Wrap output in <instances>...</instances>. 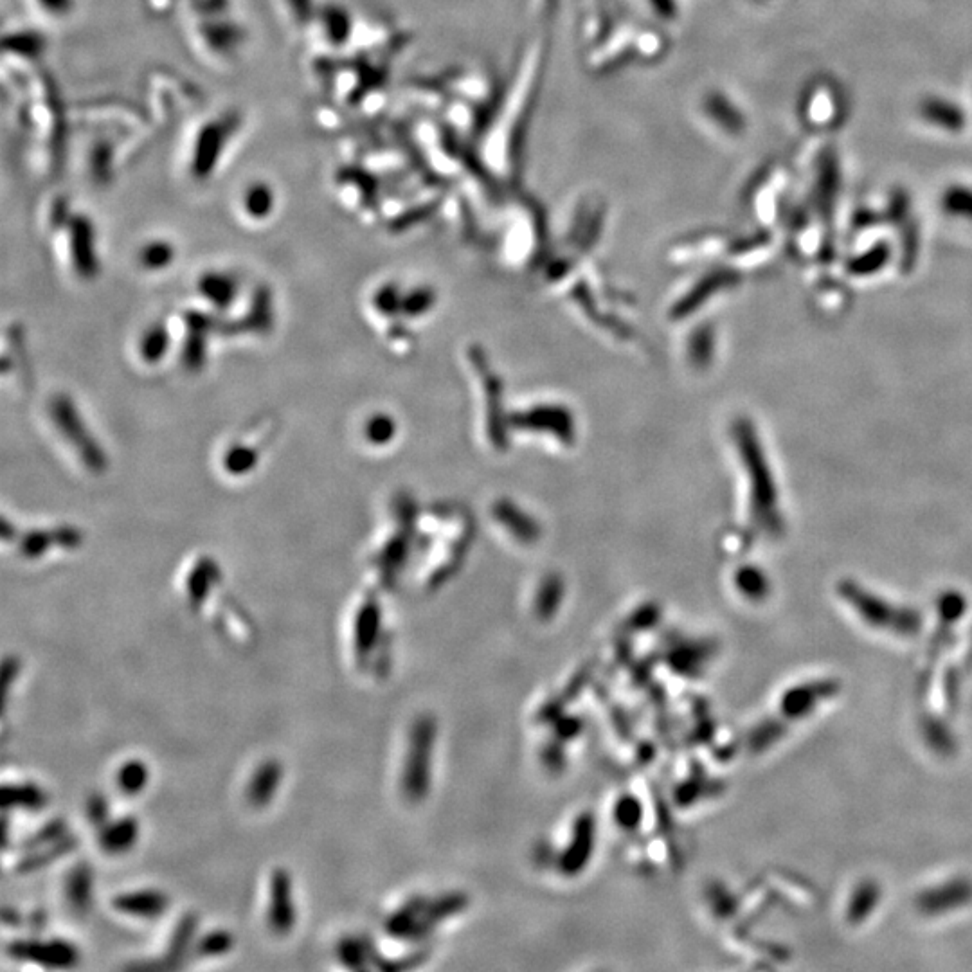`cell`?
Segmentation results:
<instances>
[{
  "mask_svg": "<svg viewBox=\"0 0 972 972\" xmlns=\"http://www.w3.org/2000/svg\"><path fill=\"white\" fill-rule=\"evenodd\" d=\"M735 441L742 465L746 468L749 485H751V513L756 524L762 530L778 535L782 533V508H780V492L776 488L773 470L769 459L765 456L764 447L756 434L753 423L749 420H738L735 423Z\"/></svg>",
  "mask_w": 972,
  "mask_h": 972,
  "instance_id": "cell-1",
  "label": "cell"
},
{
  "mask_svg": "<svg viewBox=\"0 0 972 972\" xmlns=\"http://www.w3.org/2000/svg\"><path fill=\"white\" fill-rule=\"evenodd\" d=\"M51 418L56 429H60L67 441L76 447L83 463L94 474H101L107 468V456L99 447L98 441L90 434L89 429L81 420L80 411L67 395H56L51 402Z\"/></svg>",
  "mask_w": 972,
  "mask_h": 972,
  "instance_id": "cell-2",
  "label": "cell"
},
{
  "mask_svg": "<svg viewBox=\"0 0 972 972\" xmlns=\"http://www.w3.org/2000/svg\"><path fill=\"white\" fill-rule=\"evenodd\" d=\"M238 126L240 119L234 114L211 119L200 126L189 161V170L195 179L207 180L215 173Z\"/></svg>",
  "mask_w": 972,
  "mask_h": 972,
  "instance_id": "cell-3",
  "label": "cell"
},
{
  "mask_svg": "<svg viewBox=\"0 0 972 972\" xmlns=\"http://www.w3.org/2000/svg\"><path fill=\"white\" fill-rule=\"evenodd\" d=\"M9 956L17 962L35 963L38 967L60 971L80 963L78 947L65 938H24L8 945Z\"/></svg>",
  "mask_w": 972,
  "mask_h": 972,
  "instance_id": "cell-4",
  "label": "cell"
},
{
  "mask_svg": "<svg viewBox=\"0 0 972 972\" xmlns=\"http://www.w3.org/2000/svg\"><path fill=\"white\" fill-rule=\"evenodd\" d=\"M294 900L292 875L285 868H274L270 872L267 900V924L274 935H290L296 927L297 909Z\"/></svg>",
  "mask_w": 972,
  "mask_h": 972,
  "instance_id": "cell-5",
  "label": "cell"
},
{
  "mask_svg": "<svg viewBox=\"0 0 972 972\" xmlns=\"http://www.w3.org/2000/svg\"><path fill=\"white\" fill-rule=\"evenodd\" d=\"M69 243H71L72 267L81 278H94L99 272V258L96 252V227L92 218L74 213L67 224Z\"/></svg>",
  "mask_w": 972,
  "mask_h": 972,
  "instance_id": "cell-6",
  "label": "cell"
},
{
  "mask_svg": "<svg viewBox=\"0 0 972 972\" xmlns=\"http://www.w3.org/2000/svg\"><path fill=\"white\" fill-rule=\"evenodd\" d=\"M841 184H843V175H841L839 157L832 148H827L819 153L816 177H814V200L821 216L830 218L834 215Z\"/></svg>",
  "mask_w": 972,
  "mask_h": 972,
  "instance_id": "cell-7",
  "label": "cell"
},
{
  "mask_svg": "<svg viewBox=\"0 0 972 972\" xmlns=\"http://www.w3.org/2000/svg\"><path fill=\"white\" fill-rule=\"evenodd\" d=\"M886 216L890 222H893L891 225H897L899 229L900 242H902V265L904 269L906 265L911 269V265L917 260L920 242H918L917 222L911 211V198L904 189H895L891 193L886 207Z\"/></svg>",
  "mask_w": 972,
  "mask_h": 972,
  "instance_id": "cell-8",
  "label": "cell"
},
{
  "mask_svg": "<svg viewBox=\"0 0 972 972\" xmlns=\"http://www.w3.org/2000/svg\"><path fill=\"white\" fill-rule=\"evenodd\" d=\"M112 908L125 917L137 920H157L170 908V897L161 890L125 891L112 899Z\"/></svg>",
  "mask_w": 972,
  "mask_h": 972,
  "instance_id": "cell-9",
  "label": "cell"
},
{
  "mask_svg": "<svg viewBox=\"0 0 972 972\" xmlns=\"http://www.w3.org/2000/svg\"><path fill=\"white\" fill-rule=\"evenodd\" d=\"M918 116L926 125L938 128L947 134H960L967 126V112L960 103L945 96H926L920 99Z\"/></svg>",
  "mask_w": 972,
  "mask_h": 972,
  "instance_id": "cell-10",
  "label": "cell"
},
{
  "mask_svg": "<svg viewBox=\"0 0 972 972\" xmlns=\"http://www.w3.org/2000/svg\"><path fill=\"white\" fill-rule=\"evenodd\" d=\"M283 782V765L276 758L263 760L254 773L251 774L247 787H245V798L247 803L254 809H265L276 798L279 787Z\"/></svg>",
  "mask_w": 972,
  "mask_h": 972,
  "instance_id": "cell-11",
  "label": "cell"
},
{
  "mask_svg": "<svg viewBox=\"0 0 972 972\" xmlns=\"http://www.w3.org/2000/svg\"><path fill=\"white\" fill-rule=\"evenodd\" d=\"M315 22L321 26L326 44L332 45L335 49L350 44L351 36L355 31V18L351 15L348 6L335 0L321 2Z\"/></svg>",
  "mask_w": 972,
  "mask_h": 972,
  "instance_id": "cell-12",
  "label": "cell"
},
{
  "mask_svg": "<svg viewBox=\"0 0 972 972\" xmlns=\"http://www.w3.org/2000/svg\"><path fill=\"white\" fill-rule=\"evenodd\" d=\"M141 825L135 816L110 819L103 827L98 828V846L108 855H123L139 841Z\"/></svg>",
  "mask_w": 972,
  "mask_h": 972,
  "instance_id": "cell-13",
  "label": "cell"
},
{
  "mask_svg": "<svg viewBox=\"0 0 972 972\" xmlns=\"http://www.w3.org/2000/svg\"><path fill=\"white\" fill-rule=\"evenodd\" d=\"M200 35L213 53L231 56L242 47L247 33L245 27L234 20L213 18L200 26Z\"/></svg>",
  "mask_w": 972,
  "mask_h": 972,
  "instance_id": "cell-14",
  "label": "cell"
},
{
  "mask_svg": "<svg viewBox=\"0 0 972 972\" xmlns=\"http://www.w3.org/2000/svg\"><path fill=\"white\" fill-rule=\"evenodd\" d=\"M63 895L76 915L89 913L94 902V872L89 863L72 866L63 882Z\"/></svg>",
  "mask_w": 972,
  "mask_h": 972,
  "instance_id": "cell-15",
  "label": "cell"
},
{
  "mask_svg": "<svg viewBox=\"0 0 972 972\" xmlns=\"http://www.w3.org/2000/svg\"><path fill=\"white\" fill-rule=\"evenodd\" d=\"M198 917L195 913H184L177 926L171 933L166 947V954L157 969H179L186 962L189 953H193V945L197 942Z\"/></svg>",
  "mask_w": 972,
  "mask_h": 972,
  "instance_id": "cell-16",
  "label": "cell"
},
{
  "mask_svg": "<svg viewBox=\"0 0 972 972\" xmlns=\"http://www.w3.org/2000/svg\"><path fill=\"white\" fill-rule=\"evenodd\" d=\"M200 296L216 310H227L238 296V281L222 270H207L197 281Z\"/></svg>",
  "mask_w": 972,
  "mask_h": 972,
  "instance_id": "cell-17",
  "label": "cell"
},
{
  "mask_svg": "<svg viewBox=\"0 0 972 972\" xmlns=\"http://www.w3.org/2000/svg\"><path fill=\"white\" fill-rule=\"evenodd\" d=\"M380 632V607L375 600H368L360 607L353 623V648L359 661L368 659L369 652L377 647Z\"/></svg>",
  "mask_w": 972,
  "mask_h": 972,
  "instance_id": "cell-18",
  "label": "cell"
},
{
  "mask_svg": "<svg viewBox=\"0 0 972 972\" xmlns=\"http://www.w3.org/2000/svg\"><path fill=\"white\" fill-rule=\"evenodd\" d=\"M76 848H78V837L69 834L56 843L36 848L31 852H24L17 864L13 866V872L17 875H29V873L38 872L45 866H51L56 861H60L62 857L71 854Z\"/></svg>",
  "mask_w": 972,
  "mask_h": 972,
  "instance_id": "cell-19",
  "label": "cell"
},
{
  "mask_svg": "<svg viewBox=\"0 0 972 972\" xmlns=\"http://www.w3.org/2000/svg\"><path fill=\"white\" fill-rule=\"evenodd\" d=\"M0 803L4 814H8L9 810L38 812L47 807L49 796L35 782L4 783L0 792Z\"/></svg>",
  "mask_w": 972,
  "mask_h": 972,
  "instance_id": "cell-20",
  "label": "cell"
},
{
  "mask_svg": "<svg viewBox=\"0 0 972 972\" xmlns=\"http://www.w3.org/2000/svg\"><path fill=\"white\" fill-rule=\"evenodd\" d=\"M278 206V195L267 180L249 182L242 193V211L254 222L269 220Z\"/></svg>",
  "mask_w": 972,
  "mask_h": 972,
  "instance_id": "cell-21",
  "label": "cell"
},
{
  "mask_svg": "<svg viewBox=\"0 0 972 972\" xmlns=\"http://www.w3.org/2000/svg\"><path fill=\"white\" fill-rule=\"evenodd\" d=\"M218 578H220V571L211 558H200L193 566L186 580V593L193 609H200L206 603L207 596Z\"/></svg>",
  "mask_w": 972,
  "mask_h": 972,
  "instance_id": "cell-22",
  "label": "cell"
},
{
  "mask_svg": "<svg viewBox=\"0 0 972 972\" xmlns=\"http://www.w3.org/2000/svg\"><path fill=\"white\" fill-rule=\"evenodd\" d=\"M170 346L171 335L168 326L164 323H153L141 335L139 344H137V351H139V357L144 364L155 366V364H161L162 360L166 359Z\"/></svg>",
  "mask_w": 972,
  "mask_h": 972,
  "instance_id": "cell-23",
  "label": "cell"
},
{
  "mask_svg": "<svg viewBox=\"0 0 972 972\" xmlns=\"http://www.w3.org/2000/svg\"><path fill=\"white\" fill-rule=\"evenodd\" d=\"M150 782V767L141 758H130L119 765L116 773V785L121 794L128 798L139 796Z\"/></svg>",
  "mask_w": 972,
  "mask_h": 972,
  "instance_id": "cell-24",
  "label": "cell"
},
{
  "mask_svg": "<svg viewBox=\"0 0 972 972\" xmlns=\"http://www.w3.org/2000/svg\"><path fill=\"white\" fill-rule=\"evenodd\" d=\"M891 260V245L888 242H877L873 243L870 249L861 252L854 256L852 260L848 261L846 265V270L852 274V276H873L877 272H881Z\"/></svg>",
  "mask_w": 972,
  "mask_h": 972,
  "instance_id": "cell-25",
  "label": "cell"
},
{
  "mask_svg": "<svg viewBox=\"0 0 972 972\" xmlns=\"http://www.w3.org/2000/svg\"><path fill=\"white\" fill-rule=\"evenodd\" d=\"M274 323L272 312V296L267 287H258L252 296L251 310L243 319L242 328L245 332H269Z\"/></svg>",
  "mask_w": 972,
  "mask_h": 972,
  "instance_id": "cell-26",
  "label": "cell"
},
{
  "mask_svg": "<svg viewBox=\"0 0 972 972\" xmlns=\"http://www.w3.org/2000/svg\"><path fill=\"white\" fill-rule=\"evenodd\" d=\"M177 260V247L164 238L150 240L144 243L143 247L137 252V261L144 270L150 272H161L170 267L173 261Z\"/></svg>",
  "mask_w": 972,
  "mask_h": 972,
  "instance_id": "cell-27",
  "label": "cell"
},
{
  "mask_svg": "<svg viewBox=\"0 0 972 972\" xmlns=\"http://www.w3.org/2000/svg\"><path fill=\"white\" fill-rule=\"evenodd\" d=\"M258 463H260L258 450L251 445H245V443H234L229 449L225 450L224 458H222L225 472L234 477L251 474L252 470L258 467Z\"/></svg>",
  "mask_w": 972,
  "mask_h": 972,
  "instance_id": "cell-28",
  "label": "cell"
},
{
  "mask_svg": "<svg viewBox=\"0 0 972 972\" xmlns=\"http://www.w3.org/2000/svg\"><path fill=\"white\" fill-rule=\"evenodd\" d=\"M234 947V936L225 929H213L207 931L202 936H198L197 942L193 945V954L200 960L204 958H220L227 953H231Z\"/></svg>",
  "mask_w": 972,
  "mask_h": 972,
  "instance_id": "cell-29",
  "label": "cell"
},
{
  "mask_svg": "<svg viewBox=\"0 0 972 972\" xmlns=\"http://www.w3.org/2000/svg\"><path fill=\"white\" fill-rule=\"evenodd\" d=\"M945 215L972 222V188L965 184H953L945 188L940 198Z\"/></svg>",
  "mask_w": 972,
  "mask_h": 972,
  "instance_id": "cell-30",
  "label": "cell"
},
{
  "mask_svg": "<svg viewBox=\"0 0 972 972\" xmlns=\"http://www.w3.org/2000/svg\"><path fill=\"white\" fill-rule=\"evenodd\" d=\"M67 828L69 827H67V821L65 819H49L44 827L38 828L35 834H31L27 839H24L22 845L18 846V848L22 852H31V850H36V848H42V846L56 843V841H60L63 837L69 836V830Z\"/></svg>",
  "mask_w": 972,
  "mask_h": 972,
  "instance_id": "cell-31",
  "label": "cell"
},
{
  "mask_svg": "<svg viewBox=\"0 0 972 972\" xmlns=\"http://www.w3.org/2000/svg\"><path fill=\"white\" fill-rule=\"evenodd\" d=\"M711 116L728 132H742L746 126L744 114L726 96H713L710 101Z\"/></svg>",
  "mask_w": 972,
  "mask_h": 972,
  "instance_id": "cell-32",
  "label": "cell"
},
{
  "mask_svg": "<svg viewBox=\"0 0 972 972\" xmlns=\"http://www.w3.org/2000/svg\"><path fill=\"white\" fill-rule=\"evenodd\" d=\"M207 337H209V333H188V337L184 341V346H182V353H180L182 364H184V368L188 369V371L197 373V371L204 369V366H206Z\"/></svg>",
  "mask_w": 972,
  "mask_h": 972,
  "instance_id": "cell-33",
  "label": "cell"
},
{
  "mask_svg": "<svg viewBox=\"0 0 972 972\" xmlns=\"http://www.w3.org/2000/svg\"><path fill=\"white\" fill-rule=\"evenodd\" d=\"M53 546H56L54 530H29L20 537V553L27 560L44 557Z\"/></svg>",
  "mask_w": 972,
  "mask_h": 972,
  "instance_id": "cell-34",
  "label": "cell"
},
{
  "mask_svg": "<svg viewBox=\"0 0 972 972\" xmlns=\"http://www.w3.org/2000/svg\"><path fill=\"white\" fill-rule=\"evenodd\" d=\"M395 434L396 422L393 420V416H387V414H373L364 427L366 440L375 447H384L387 443H391Z\"/></svg>",
  "mask_w": 972,
  "mask_h": 972,
  "instance_id": "cell-35",
  "label": "cell"
},
{
  "mask_svg": "<svg viewBox=\"0 0 972 972\" xmlns=\"http://www.w3.org/2000/svg\"><path fill=\"white\" fill-rule=\"evenodd\" d=\"M4 47L9 49V53L22 54L26 58H35L36 54L44 51L45 38L40 33H35V31L17 33V35L6 36Z\"/></svg>",
  "mask_w": 972,
  "mask_h": 972,
  "instance_id": "cell-36",
  "label": "cell"
},
{
  "mask_svg": "<svg viewBox=\"0 0 972 972\" xmlns=\"http://www.w3.org/2000/svg\"><path fill=\"white\" fill-rule=\"evenodd\" d=\"M402 301L404 296L400 294L398 287L391 283L378 288L377 294L373 297V305L382 315H395L402 312Z\"/></svg>",
  "mask_w": 972,
  "mask_h": 972,
  "instance_id": "cell-37",
  "label": "cell"
},
{
  "mask_svg": "<svg viewBox=\"0 0 972 972\" xmlns=\"http://www.w3.org/2000/svg\"><path fill=\"white\" fill-rule=\"evenodd\" d=\"M85 816L96 830L108 823L110 821V805H108L107 796L101 794V792H92L85 801Z\"/></svg>",
  "mask_w": 972,
  "mask_h": 972,
  "instance_id": "cell-38",
  "label": "cell"
},
{
  "mask_svg": "<svg viewBox=\"0 0 972 972\" xmlns=\"http://www.w3.org/2000/svg\"><path fill=\"white\" fill-rule=\"evenodd\" d=\"M285 2L297 27L312 26L317 20V11L321 6L317 0H285Z\"/></svg>",
  "mask_w": 972,
  "mask_h": 972,
  "instance_id": "cell-39",
  "label": "cell"
},
{
  "mask_svg": "<svg viewBox=\"0 0 972 972\" xmlns=\"http://www.w3.org/2000/svg\"><path fill=\"white\" fill-rule=\"evenodd\" d=\"M337 956L346 967L350 969H362L366 967V954H364V947L360 945L359 940H353V938H344L341 940V944L337 947Z\"/></svg>",
  "mask_w": 972,
  "mask_h": 972,
  "instance_id": "cell-40",
  "label": "cell"
},
{
  "mask_svg": "<svg viewBox=\"0 0 972 972\" xmlns=\"http://www.w3.org/2000/svg\"><path fill=\"white\" fill-rule=\"evenodd\" d=\"M432 299L431 292L429 290H413L409 292L407 296H404V301H402V312L409 315V317H418V315L425 314L427 308L431 306Z\"/></svg>",
  "mask_w": 972,
  "mask_h": 972,
  "instance_id": "cell-41",
  "label": "cell"
},
{
  "mask_svg": "<svg viewBox=\"0 0 972 972\" xmlns=\"http://www.w3.org/2000/svg\"><path fill=\"white\" fill-rule=\"evenodd\" d=\"M38 9L51 18L71 17L76 9V0H35Z\"/></svg>",
  "mask_w": 972,
  "mask_h": 972,
  "instance_id": "cell-42",
  "label": "cell"
},
{
  "mask_svg": "<svg viewBox=\"0 0 972 972\" xmlns=\"http://www.w3.org/2000/svg\"><path fill=\"white\" fill-rule=\"evenodd\" d=\"M184 321H186L188 332L211 333L215 332L216 326H218L215 317L211 314H204V312H188L184 315Z\"/></svg>",
  "mask_w": 972,
  "mask_h": 972,
  "instance_id": "cell-43",
  "label": "cell"
},
{
  "mask_svg": "<svg viewBox=\"0 0 972 972\" xmlns=\"http://www.w3.org/2000/svg\"><path fill=\"white\" fill-rule=\"evenodd\" d=\"M20 659L17 656H6L2 661V688H4V702H8L9 690L17 681L20 674Z\"/></svg>",
  "mask_w": 972,
  "mask_h": 972,
  "instance_id": "cell-44",
  "label": "cell"
},
{
  "mask_svg": "<svg viewBox=\"0 0 972 972\" xmlns=\"http://www.w3.org/2000/svg\"><path fill=\"white\" fill-rule=\"evenodd\" d=\"M56 533V546L65 549H76L83 542V537H81L80 530L76 528H58L54 530Z\"/></svg>",
  "mask_w": 972,
  "mask_h": 972,
  "instance_id": "cell-45",
  "label": "cell"
},
{
  "mask_svg": "<svg viewBox=\"0 0 972 972\" xmlns=\"http://www.w3.org/2000/svg\"><path fill=\"white\" fill-rule=\"evenodd\" d=\"M695 344H699L697 350H693L695 357L704 362L711 357V351H713V335H711L710 330H701V332L695 335Z\"/></svg>",
  "mask_w": 972,
  "mask_h": 972,
  "instance_id": "cell-46",
  "label": "cell"
},
{
  "mask_svg": "<svg viewBox=\"0 0 972 972\" xmlns=\"http://www.w3.org/2000/svg\"><path fill=\"white\" fill-rule=\"evenodd\" d=\"M2 922L6 926H18L22 922V918H20V913L15 911V909L4 908V911H2Z\"/></svg>",
  "mask_w": 972,
  "mask_h": 972,
  "instance_id": "cell-47",
  "label": "cell"
},
{
  "mask_svg": "<svg viewBox=\"0 0 972 972\" xmlns=\"http://www.w3.org/2000/svg\"><path fill=\"white\" fill-rule=\"evenodd\" d=\"M760 2H765V0H760Z\"/></svg>",
  "mask_w": 972,
  "mask_h": 972,
  "instance_id": "cell-48",
  "label": "cell"
}]
</instances>
